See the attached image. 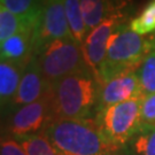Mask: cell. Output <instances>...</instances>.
Returning <instances> with one entry per match:
<instances>
[{"label":"cell","mask_w":155,"mask_h":155,"mask_svg":"<svg viewBox=\"0 0 155 155\" xmlns=\"http://www.w3.org/2000/svg\"><path fill=\"white\" fill-rule=\"evenodd\" d=\"M52 121L51 95L48 91L41 99L13 111L7 123V132L9 137L20 140L44 132Z\"/></svg>","instance_id":"6"},{"label":"cell","mask_w":155,"mask_h":155,"mask_svg":"<svg viewBox=\"0 0 155 155\" xmlns=\"http://www.w3.org/2000/svg\"><path fill=\"white\" fill-rule=\"evenodd\" d=\"M18 141L28 155H61L45 132L20 139Z\"/></svg>","instance_id":"18"},{"label":"cell","mask_w":155,"mask_h":155,"mask_svg":"<svg viewBox=\"0 0 155 155\" xmlns=\"http://www.w3.org/2000/svg\"><path fill=\"white\" fill-rule=\"evenodd\" d=\"M141 121L155 127V93L145 95L141 101Z\"/></svg>","instance_id":"21"},{"label":"cell","mask_w":155,"mask_h":155,"mask_svg":"<svg viewBox=\"0 0 155 155\" xmlns=\"http://www.w3.org/2000/svg\"><path fill=\"white\" fill-rule=\"evenodd\" d=\"M139 97H144V94L141 91L137 71L117 75L101 83L97 113L106 107Z\"/></svg>","instance_id":"8"},{"label":"cell","mask_w":155,"mask_h":155,"mask_svg":"<svg viewBox=\"0 0 155 155\" xmlns=\"http://www.w3.org/2000/svg\"><path fill=\"white\" fill-rule=\"evenodd\" d=\"M79 1H81L84 22L89 32L109 16L108 0H79Z\"/></svg>","instance_id":"15"},{"label":"cell","mask_w":155,"mask_h":155,"mask_svg":"<svg viewBox=\"0 0 155 155\" xmlns=\"http://www.w3.org/2000/svg\"><path fill=\"white\" fill-rule=\"evenodd\" d=\"M48 85L61 78L91 70L83 48L72 38L56 39L33 53Z\"/></svg>","instance_id":"4"},{"label":"cell","mask_w":155,"mask_h":155,"mask_svg":"<svg viewBox=\"0 0 155 155\" xmlns=\"http://www.w3.org/2000/svg\"><path fill=\"white\" fill-rule=\"evenodd\" d=\"M27 63L1 60L0 62V104L7 109L16 94Z\"/></svg>","instance_id":"12"},{"label":"cell","mask_w":155,"mask_h":155,"mask_svg":"<svg viewBox=\"0 0 155 155\" xmlns=\"http://www.w3.org/2000/svg\"><path fill=\"white\" fill-rule=\"evenodd\" d=\"M33 25H36L35 22H30L0 5V43Z\"/></svg>","instance_id":"16"},{"label":"cell","mask_w":155,"mask_h":155,"mask_svg":"<svg viewBox=\"0 0 155 155\" xmlns=\"http://www.w3.org/2000/svg\"><path fill=\"white\" fill-rule=\"evenodd\" d=\"M61 155H118L95 118L54 121L44 131Z\"/></svg>","instance_id":"2"},{"label":"cell","mask_w":155,"mask_h":155,"mask_svg":"<svg viewBox=\"0 0 155 155\" xmlns=\"http://www.w3.org/2000/svg\"><path fill=\"white\" fill-rule=\"evenodd\" d=\"M101 83L92 70L72 74L50 87L52 122L92 118L98 110Z\"/></svg>","instance_id":"1"},{"label":"cell","mask_w":155,"mask_h":155,"mask_svg":"<svg viewBox=\"0 0 155 155\" xmlns=\"http://www.w3.org/2000/svg\"><path fill=\"white\" fill-rule=\"evenodd\" d=\"M0 155H28L23 146L16 139L6 136L1 138L0 144Z\"/></svg>","instance_id":"22"},{"label":"cell","mask_w":155,"mask_h":155,"mask_svg":"<svg viewBox=\"0 0 155 155\" xmlns=\"http://www.w3.org/2000/svg\"><path fill=\"white\" fill-rule=\"evenodd\" d=\"M154 41H155V40H154Z\"/></svg>","instance_id":"23"},{"label":"cell","mask_w":155,"mask_h":155,"mask_svg":"<svg viewBox=\"0 0 155 155\" xmlns=\"http://www.w3.org/2000/svg\"><path fill=\"white\" fill-rule=\"evenodd\" d=\"M63 2H64L67 20H68L72 39L83 48L89 31L84 22L81 1L79 0H63Z\"/></svg>","instance_id":"14"},{"label":"cell","mask_w":155,"mask_h":155,"mask_svg":"<svg viewBox=\"0 0 155 155\" xmlns=\"http://www.w3.org/2000/svg\"><path fill=\"white\" fill-rule=\"evenodd\" d=\"M0 44L1 60L28 63L35 52V25L17 32Z\"/></svg>","instance_id":"11"},{"label":"cell","mask_w":155,"mask_h":155,"mask_svg":"<svg viewBox=\"0 0 155 155\" xmlns=\"http://www.w3.org/2000/svg\"><path fill=\"white\" fill-rule=\"evenodd\" d=\"M144 97L111 105L95 114V121L106 139L121 150L141 127Z\"/></svg>","instance_id":"5"},{"label":"cell","mask_w":155,"mask_h":155,"mask_svg":"<svg viewBox=\"0 0 155 155\" xmlns=\"http://www.w3.org/2000/svg\"><path fill=\"white\" fill-rule=\"evenodd\" d=\"M137 75L144 97L155 93V48L145 55Z\"/></svg>","instance_id":"19"},{"label":"cell","mask_w":155,"mask_h":155,"mask_svg":"<svg viewBox=\"0 0 155 155\" xmlns=\"http://www.w3.org/2000/svg\"><path fill=\"white\" fill-rule=\"evenodd\" d=\"M120 24V17L117 15H109L87 33L83 51L87 64L97 76L107 54L109 39Z\"/></svg>","instance_id":"9"},{"label":"cell","mask_w":155,"mask_h":155,"mask_svg":"<svg viewBox=\"0 0 155 155\" xmlns=\"http://www.w3.org/2000/svg\"><path fill=\"white\" fill-rule=\"evenodd\" d=\"M44 0H0V5L30 22H37Z\"/></svg>","instance_id":"17"},{"label":"cell","mask_w":155,"mask_h":155,"mask_svg":"<svg viewBox=\"0 0 155 155\" xmlns=\"http://www.w3.org/2000/svg\"><path fill=\"white\" fill-rule=\"evenodd\" d=\"M64 38H72V36L63 0H44L35 25V52L56 39Z\"/></svg>","instance_id":"7"},{"label":"cell","mask_w":155,"mask_h":155,"mask_svg":"<svg viewBox=\"0 0 155 155\" xmlns=\"http://www.w3.org/2000/svg\"><path fill=\"white\" fill-rule=\"evenodd\" d=\"M50 87L51 86L46 82L36 58L32 55V58L25 64L18 90L9 108L14 111L22 106L32 104L35 101L41 99L50 91Z\"/></svg>","instance_id":"10"},{"label":"cell","mask_w":155,"mask_h":155,"mask_svg":"<svg viewBox=\"0 0 155 155\" xmlns=\"http://www.w3.org/2000/svg\"><path fill=\"white\" fill-rule=\"evenodd\" d=\"M121 155H155V127L143 123L120 150ZM118 153V154H120Z\"/></svg>","instance_id":"13"},{"label":"cell","mask_w":155,"mask_h":155,"mask_svg":"<svg viewBox=\"0 0 155 155\" xmlns=\"http://www.w3.org/2000/svg\"><path fill=\"white\" fill-rule=\"evenodd\" d=\"M153 47L155 41L147 40L134 32L130 25L121 23L111 35L106 58L98 71L100 83L121 74L137 71Z\"/></svg>","instance_id":"3"},{"label":"cell","mask_w":155,"mask_h":155,"mask_svg":"<svg viewBox=\"0 0 155 155\" xmlns=\"http://www.w3.org/2000/svg\"><path fill=\"white\" fill-rule=\"evenodd\" d=\"M130 28L140 36L155 31V0H152L144 11L130 23Z\"/></svg>","instance_id":"20"}]
</instances>
